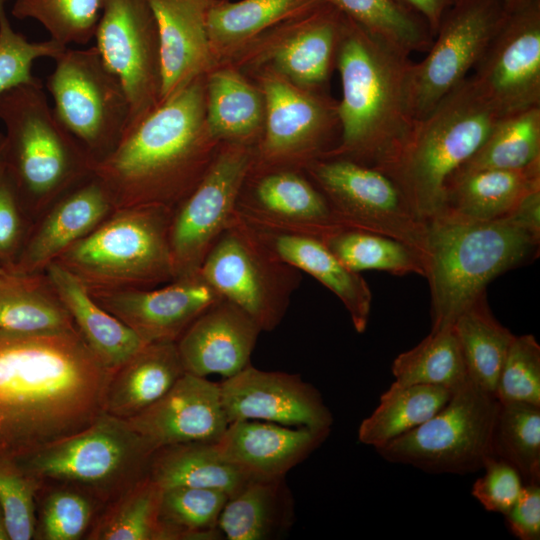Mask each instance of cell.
Returning <instances> with one entry per match:
<instances>
[{"label": "cell", "mask_w": 540, "mask_h": 540, "mask_svg": "<svg viewBox=\"0 0 540 540\" xmlns=\"http://www.w3.org/2000/svg\"><path fill=\"white\" fill-rule=\"evenodd\" d=\"M532 1L533 0H501L507 13L518 10Z\"/></svg>", "instance_id": "obj_55"}, {"label": "cell", "mask_w": 540, "mask_h": 540, "mask_svg": "<svg viewBox=\"0 0 540 540\" xmlns=\"http://www.w3.org/2000/svg\"><path fill=\"white\" fill-rule=\"evenodd\" d=\"M4 5L5 1L0 0V96L17 86L41 82L32 74L34 61L43 57L56 59L66 48L51 38L31 42L16 32Z\"/></svg>", "instance_id": "obj_46"}, {"label": "cell", "mask_w": 540, "mask_h": 540, "mask_svg": "<svg viewBox=\"0 0 540 540\" xmlns=\"http://www.w3.org/2000/svg\"><path fill=\"white\" fill-rule=\"evenodd\" d=\"M399 385L425 384L457 390L468 379L453 326L430 333L416 346L399 354L391 367Z\"/></svg>", "instance_id": "obj_38"}, {"label": "cell", "mask_w": 540, "mask_h": 540, "mask_svg": "<svg viewBox=\"0 0 540 540\" xmlns=\"http://www.w3.org/2000/svg\"><path fill=\"white\" fill-rule=\"evenodd\" d=\"M452 326L469 380L495 396L499 374L515 335L493 316L486 292L467 306Z\"/></svg>", "instance_id": "obj_34"}, {"label": "cell", "mask_w": 540, "mask_h": 540, "mask_svg": "<svg viewBox=\"0 0 540 540\" xmlns=\"http://www.w3.org/2000/svg\"><path fill=\"white\" fill-rule=\"evenodd\" d=\"M254 163L252 151L243 144L222 149L173 210L169 244L175 279L198 273L208 252L234 222L241 190Z\"/></svg>", "instance_id": "obj_14"}, {"label": "cell", "mask_w": 540, "mask_h": 540, "mask_svg": "<svg viewBox=\"0 0 540 540\" xmlns=\"http://www.w3.org/2000/svg\"><path fill=\"white\" fill-rule=\"evenodd\" d=\"M0 540H9L5 519L0 507Z\"/></svg>", "instance_id": "obj_56"}, {"label": "cell", "mask_w": 540, "mask_h": 540, "mask_svg": "<svg viewBox=\"0 0 540 540\" xmlns=\"http://www.w3.org/2000/svg\"><path fill=\"white\" fill-rule=\"evenodd\" d=\"M539 189L540 161L522 169H488L452 175L446 181L436 215L468 221L501 219L526 195Z\"/></svg>", "instance_id": "obj_27"}, {"label": "cell", "mask_w": 540, "mask_h": 540, "mask_svg": "<svg viewBox=\"0 0 540 540\" xmlns=\"http://www.w3.org/2000/svg\"><path fill=\"white\" fill-rule=\"evenodd\" d=\"M293 516V498L285 477L253 479L228 498L218 530L227 540H268L285 532Z\"/></svg>", "instance_id": "obj_31"}, {"label": "cell", "mask_w": 540, "mask_h": 540, "mask_svg": "<svg viewBox=\"0 0 540 540\" xmlns=\"http://www.w3.org/2000/svg\"><path fill=\"white\" fill-rule=\"evenodd\" d=\"M228 498L226 493L208 488L163 489L159 517L166 540L222 539L218 519Z\"/></svg>", "instance_id": "obj_42"}, {"label": "cell", "mask_w": 540, "mask_h": 540, "mask_svg": "<svg viewBox=\"0 0 540 540\" xmlns=\"http://www.w3.org/2000/svg\"><path fill=\"white\" fill-rule=\"evenodd\" d=\"M483 469L471 493L487 511L505 515L520 496L524 482L512 465L496 457Z\"/></svg>", "instance_id": "obj_50"}, {"label": "cell", "mask_w": 540, "mask_h": 540, "mask_svg": "<svg viewBox=\"0 0 540 540\" xmlns=\"http://www.w3.org/2000/svg\"><path fill=\"white\" fill-rule=\"evenodd\" d=\"M511 532L521 540L540 538V485L524 484L514 505L505 514Z\"/></svg>", "instance_id": "obj_52"}, {"label": "cell", "mask_w": 540, "mask_h": 540, "mask_svg": "<svg viewBox=\"0 0 540 540\" xmlns=\"http://www.w3.org/2000/svg\"><path fill=\"white\" fill-rule=\"evenodd\" d=\"M48 76L53 111L83 147L91 164L111 153L129 123V103L119 79L104 64L97 48L66 47Z\"/></svg>", "instance_id": "obj_11"}, {"label": "cell", "mask_w": 540, "mask_h": 540, "mask_svg": "<svg viewBox=\"0 0 540 540\" xmlns=\"http://www.w3.org/2000/svg\"><path fill=\"white\" fill-rule=\"evenodd\" d=\"M52 204L48 215L28 232L7 271L43 273L50 263L115 210L104 186L92 173Z\"/></svg>", "instance_id": "obj_22"}, {"label": "cell", "mask_w": 540, "mask_h": 540, "mask_svg": "<svg viewBox=\"0 0 540 540\" xmlns=\"http://www.w3.org/2000/svg\"><path fill=\"white\" fill-rule=\"evenodd\" d=\"M409 14L421 20L428 28L432 38L447 11L458 0H393Z\"/></svg>", "instance_id": "obj_53"}, {"label": "cell", "mask_w": 540, "mask_h": 540, "mask_svg": "<svg viewBox=\"0 0 540 540\" xmlns=\"http://www.w3.org/2000/svg\"><path fill=\"white\" fill-rule=\"evenodd\" d=\"M412 62L409 54L346 16L336 53L341 139L324 157L350 159L382 172L392 164L416 123L408 95Z\"/></svg>", "instance_id": "obj_3"}, {"label": "cell", "mask_w": 540, "mask_h": 540, "mask_svg": "<svg viewBox=\"0 0 540 540\" xmlns=\"http://www.w3.org/2000/svg\"><path fill=\"white\" fill-rule=\"evenodd\" d=\"M148 476L163 489L176 486L219 490L229 497L250 480L218 452L215 442H190L157 449Z\"/></svg>", "instance_id": "obj_32"}, {"label": "cell", "mask_w": 540, "mask_h": 540, "mask_svg": "<svg viewBox=\"0 0 540 540\" xmlns=\"http://www.w3.org/2000/svg\"><path fill=\"white\" fill-rule=\"evenodd\" d=\"M5 169L26 212L43 209L91 175V160L54 114L41 82L0 96Z\"/></svg>", "instance_id": "obj_6"}, {"label": "cell", "mask_w": 540, "mask_h": 540, "mask_svg": "<svg viewBox=\"0 0 540 540\" xmlns=\"http://www.w3.org/2000/svg\"><path fill=\"white\" fill-rule=\"evenodd\" d=\"M184 372L176 342L145 344L112 372L103 411L132 418L164 396Z\"/></svg>", "instance_id": "obj_29"}, {"label": "cell", "mask_w": 540, "mask_h": 540, "mask_svg": "<svg viewBox=\"0 0 540 540\" xmlns=\"http://www.w3.org/2000/svg\"><path fill=\"white\" fill-rule=\"evenodd\" d=\"M173 210H114L56 260L88 290L152 288L175 279L169 227Z\"/></svg>", "instance_id": "obj_7"}, {"label": "cell", "mask_w": 540, "mask_h": 540, "mask_svg": "<svg viewBox=\"0 0 540 540\" xmlns=\"http://www.w3.org/2000/svg\"><path fill=\"white\" fill-rule=\"evenodd\" d=\"M89 292L101 307L132 329L145 344L176 342L198 316L223 299L199 272L159 288Z\"/></svg>", "instance_id": "obj_17"}, {"label": "cell", "mask_w": 540, "mask_h": 540, "mask_svg": "<svg viewBox=\"0 0 540 540\" xmlns=\"http://www.w3.org/2000/svg\"><path fill=\"white\" fill-rule=\"evenodd\" d=\"M295 20V30L276 49L273 61L296 86L317 87L329 75L346 16L337 8L322 4L296 16Z\"/></svg>", "instance_id": "obj_30"}, {"label": "cell", "mask_w": 540, "mask_h": 540, "mask_svg": "<svg viewBox=\"0 0 540 540\" xmlns=\"http://www.w3.org/2000/svg\"><path fill=\"white\" fill-rule=\"evenodd\" d=\"M500 403L540 406V346L531 334L514 336L495 393Z\"/></svg>", "instance_id": "obj_48"}, {"label": "cell", "mask_w": 540, "mask_h": 540, "mask_svg": "<svg viewBox=\"0 0 540 540\" xmlns=\"http://www.w3.org/2000/svg\"><path fill=\"white\" fill-rule=\"evenodd\" d=\"M307 171L344 228L394 238L415 249L425 261L427 221L389 175L340 157L314 159Z\"/></svg>", "instance_id": "obj_12"}, {"label": "cell", "mask_w": 540, "mask_h": 540, "mask_svg": "<svg viewBox=\"0 0 540 540\" xmlns=\"http://www.w3.org/2000/svg\"><path fill=\"white\" fill-rule=\"evenodd\" d=\"M504 116L469 76L416 121L384 173L397 183L416 213L428 220L441 207L448 178L477 151Z\"/></svg>", "instance_id": "obj_5"}, {"label": "cell", "mask_w": 540, "mask_h": 540, "mask_svg": "<svg viewBox=\"0 0 540 540\" xmlns=\"http://www.w3.org/2000/svg\"><path fill=\"white\" fill-rule=\"evenodd\" d=\"M205 122L212 139L245 140L259 129L264 105L260 94L238 73L220 70L209 77Z\"/></svg>", "instance_id": "obj_36"}, {"label": "cell", "mask_w": 540, "mask_h": 540, "mask_svg": "<svg viewBox=\"0 0 540 540\" xmlns=\"http://www.w3.org/2000/svg\"><path fill=\"white\" fill-rule=\"evenodd\" d=\"M454 390L443 386L392 383L378 406L358 429L359 442L379 448L420 426L450 400Z\"/></svg>", "instance_id": "obj_35"}, {"label": "cell", "mask_w": 540, "mask_h": 540, "mask_svg": "<svg viewBox=\"0 0 540 540\" xmlns=\"http://www.w3.org/2000/svg\"><path fill=\"white\" fill-rule=\"evenodd\" d=\"M25 212L4 165L0 171V264L6 270L15 261L28 234Z\"/></svg>", "instance_id": "obj_51"}, {"label": "cell", "mask_w": 540, "mask_h": 540, "mask_svg": "<svg viewBox=\"0 0 540 540\" xmlns=\"http://www.w3.org/2000/svg\"><path fill=\"white\" fill-rule=\"evenodd\" d=\"M94 38L125 90L130 127L160 102L159 37L148 0H104Z\"/></svg>", "instance_id": "obj_15"}, {"label": "cell", "mask_w": 540, "mask_h": 540, "mask_svg": "<svg viewBox=\"0 0 540 540\" xmlns=\"http://www.w3.org/2000/svg\"><path fill=\"white\" fill-rule=\"evenodd\" d=\"M252 227L278 257L336 295L358 333L366 330L372 293L360 273L347 268L319 238Z\"/></svg>", "instance_id": "obj_26"}, {"label": "cell", "mask_w": 540, "mask_h": 540, "mask_svg": "<svg viewBox=\"0 0 540 540\" xmlns=\"http://www.w3.org/2000/svg\"><path fill=\"white\" fill-rule=\"evenodd\" d=\"M426 221L431 330L452 326L490 281L539 253L540 237L508 218L468 221L438 214Z\"/></svg>", "instance_id": "obj_4"}, {"label": "cell", "mask_w": 540, "mask_h": 540, "mask_svg": "<svg viewBox=\"0 0 540 540\" xmlns=\"http://www.w3.org/2000/svg\"><path fill=\"white\" fill-rule=\"evenodd\" d=\"M76 329L43 273L0 274V330L59 332Z\"/></svg>", "instance_id": "obj_33"}, {"label": "cell", "mask_w": 540, "mask_h": 540, "mask_svg": "<svg viewBox=\"0 0 540 540\" xmlns=\"http://www.w3.org/2000/svg\"><path fill=\"white\" fill-rule=\"evenodd\" d=\"M496 458L512 465L524 484L540 483V406L500 403L492 434Z\"/></svg>", "instance_id": "obj_43"}, {"label": "cell", "mask_w": 540, "mask_h": 540, "mask_svg": "<svg viewBox=\"0 0 540 540\" xmlns=\"http://www.w3.org/2000/svg\"><path fill=\"white\" fill-rule=\"evenodd\" d=\"M104 0H14L12 14L34 19L50 38L68 47L87 44L94 38Z\"/></svg>", "instance_id": "obj_45"}, {"label": "cell", "mask_w": 540, "mask_h": 540, "mask_svg": "<svg viewBox=\"0 0 540 540\" xmlns=\"http://www.w3.org/2000/svg\"><path fill=\"white\" fill-rule=\"evenodd\" d=\"M91 515V504L84 496L68 490L55 491L42 506L41 536L46 540H77L87 529Z\"/></svg>", "instance_id": "obj_49"}, {"label": "cell", "mask_w": 540, "mask_h": 540, "mask_svg": "<svg viewBox=\"0 0 540 540\" xmlns=\"http://www.w3.org/2000/svg\"><path fill=\"white\" fill-rule=\"evenodd\" d=\"M507 14L501 0H458L447 11L425 57L410 67L408 95L416 121L469 77Z\"/></svg>", "instance_id": "obj_13"}, {"label": "cell", "mask_w": 540, "mask_h": 540, "mask_svg": "<svg viewBox=\"0 0 540 540\" xmlns=\"http://www.w3.org/2000/svg\"><path fill=\"white\" fill-rule=\"evenodd\" d=\"M471 79L502 114L540 106V0L508 13Z\"/></svg>", "instance_id": "obj_16"}, {"label": "cell", "mask_w": 540, "mask_h": 540, "mask_svg": "<svg viewBox=\"0 0 540 540\" xmlns=\"http://www.w3.org/2000/svg\"><path fill=\"white\" fill-rule=\"evenodd\" d=\"M163 488L148 474L117 498L90 535L96 540H166L160 522Z\"/></svg>", "instance_id": "obj_41"}, {"label": "cell", "mask_w": 540, "mask_h": 540, "mask_svg": "<svg viewBox=\"0 0 540 540\" xmlns=\"http://www.w3.org/2000/svg\"><path fill=\"white\" fill-rule=\"evenodd\" d=\"M213 2L148 0L159 37L160 102L199 78L206 69L211 51L207 15Z\"/></svg>", "instance_id": "obj_25"}, {"label": "cell", "mask_w": 540, "mask_h": 540, "mask_svg": "<svg viewBox=\"0 0 540 540\" xmlns=\"http://www.w3.org/2000/svg\"><path fill=\"white\" fill-rule=\"evenodd\" d=\"M330 429L291 427L260 420L228 424L215 442L220 455L250 479L283 478L308 457Z\"/></svg>", "instance_id": "obj_24"}, {"label": "cell", "mask_w": 540, "mask_h": 540, "mask_svg": "<svg viewBox=\"0 0 540 540\" xmlns=\"http://www.w3.org/2000/svg\"><path fill=\"white\" fill-rule=\"evenodd\" d=\"M44 272L85 343L111 372L145 345L132 329L101 307L68 269L54 261Z\"/></svg>", "instance_id": "obj_28"}, {"label": "cell", "mask_w": 540, "mask_h": 540, "mask_svg": "<svg viewBox=\"0 0 540 540\" xmlns=\"http://www.w3.org/2000/svg\"><path fill=\"white\" fill-rule=\"evenodd\" d=\"M155 451L126 419L103 411L82 431L15 458L40 482L73 483L107 497L147 475Z\"/></svg>", "instance_id": "obj_8"}, {"label": "cell", "mask_w": 540, "mask_h": 540, "mask_svg": "<svg viewBox=\"0 0 540 540\" xmlns=\"http://www.w3.org/2000/svg\"><path fill=\"white\" fill-rule=\"evenodd\" d=\"M6 269L0 264V274L4 273Z\"/></svg>", "instance_id": "obj_58"}, {"label": "cell", "mask_w": 540, "mask_h": 540, "mask_svg": "<svg viewBox=\"0 0 540 540\" xmlns=\"http://www.w3.org/2000/svg\"><path fill=\"white\" fill-rule=\"evenodd\" d=\"M127 421L155 450L217 442L229 424L219 384L187 372L158 401Z\"/></svg>", "instance_id": "obj_20"}, {"label": "cell", "mask_w": 540, "mask_h": 540, "mask_svg": "<svg viewBox=\"0 0 540 540\" xmlns=\"http://www.w3.org/2000/svg\"><path fill=\"white\" fill-rule=\"evenodd\" d=\"M319 5H322L321 0H214L207 15L211 46L246 41Z\"/></svg>", "instance_id": "obj_39"}, {"label": "cell", "mask_w": 540, "mask_h": 540, "mask_svg": "<svg viewBox=\"0 0 540 540\" xmlns=\"http://www.w3.org/2000/svg\"><path fill=\"white\" fill-rule=\"evenodd\" d=\"M219 387L228 423L260 420L313 429H330L333 423L319 391L296 374L250 364Z\"/></svg>", "instance_id": "obj_18"}, {"label": "cell", "mask_w": 540, "mask_h": 540, "mask_svg": "<svg viewBox=\"0 0 540 540\" xmlns=\"http://www.w3.org/2000/svg\"><path fill=\"white\" fill-rule=\"evenodd\" d=\"M498 399L469 378L426 422L376 448L388 462L432 474H468L494 456L492 434Z\"/></svg>", "instance_id": "obj_9"}, {"label": "cell", "mask_w": 540, "mask_h": 540, "mask_svg": "<svg viewBox=\"0 0 540 540\" xmlns=\"http://www.w3.org/2000/svg\"><path fill=\"white\" fill-rule=\"evenodd\" d=\"M237 215L246 223L323 240L344 228L321 191L292 169H274L241 190Z\"/></svg>", "instance_id": "obj_19"}, {"label": "cell", "mask_w": 540, "mask_h": 540, "mask_svg": "<svg viewBox=\"0 0 540 540\" xmlns=\"http://www.w3.org/2000/svg\"><path fill=\"white\" fill-rule=\"evenodd\" d=\"M205 108L197 78L128 127L114 150L91 164L115 210H174L190 194L214 158H208Z\"/></svg>", "instance_id": "obj_2"}, {"label": "cell", "mask_w": 540, "mask_h": 540, "mask_svg": "<svg viewBox=\"0 0 540 540\" xmlns=\"http://www.w3.org/2000/svg\"><path fill=\"white\" fill-rule=\"evenodd\" d=\"M199 273L262 331L281 323L302 280L301 271L278 257L238 215L208 252Z\"/></svg>", "instance_id": "obj_10"}, {"label": "cell", "mask_w": 540, "mask_h": 540, "mask_svg": "<svg viewBox=\"0 0 540 540\" xmlns=\"http://www.w3.org/2000/svg\"><path fill=\"white\" fill-rule=\"evenodd\" d=\"M538 161L540 106L502 117L477 151L452 175L488 169H522Z\"/></svg>", "instance_id": "obj_37"}, {"label": "cell", "mask_w": 540, "mask_h": 540, "mask_svg": "<svg viewBox=\"0 0 540 540\" xmlns=\"http://www.w3.org/2000/svg\"><path fill=\"white\" fill-rule=\"evenodd\" d=\"M407 54L427 52L432 36L426 25L393 0H321Z\"/></svg>", "instance_id": "obj_44"}, {"label": "cell", "mask_w": 540, "mask_h": 540, "mask_svg": "<svg viewBox=\"0 0 540 540\" xmlns=\"http://www.w3.org/2000/svg\"><path fill=\"white\" fill-rule=\"evenodd\" d=\"M111 374L77 329L0 330V454L22 456L88 427Z\"/></svg>", "instance_id": "obj_1"}, {"label": "cell", "mask_w": 540, "mask_h": 540, "mask_svg": "<svg viewBox=\"0 0 540 540\" xmlns=\"http://www.w3.org/2000/svg\"><path fill=\"white\" fill-rule=\"evenodd\" d=\"M266 132L260 157L268 167L283 169L292 161H313L329 128V108L286 78L263 82Z\"/></svg>", "instance_id": "obj_21"}, {"label": "cell", "mask_w": 540, "mask_h": 540, "mask_svg": "<svg viewBox=\"0 0 540 540\" xmlns=\"http://www.w3.org/2000/svg\"><path fill=\"white\" fill-rule=\"evenodd\" d=\"M504 218L540 237V189L526 195Z\"/></svg>", "instance_id": "obj_54"}, {"label": "cell", "mask_w": 540, "mask_h": 540, "mask_svg": "<svg viewBox=\"0 0 540 540\" xmlns=\"http://www.w3.org/2000/svg\"><path fill=\"white\" fill-rule=\"evenodd\" d=\"M5 137L4 134L0 133V171L4 168L5 161Z\"/></svg>", "instance_id": "obj_57"}, {"label": "cell", "mask_w": 540, "mask_h": 540, "mask_svg": "<svg viewBox=\"0 0 540 540\" xmlns=\"http://www.w3.org/2000/svg\"><path fill=\"white\" fill-rule=\"evenodd\" d=\"M41 482L15 457L0 454V507L10 540H30L35 531V494Z\"/></svg>", "instance_id": "obj_47"}, {"label": "cell", "mask_w": 540, "mask_h": 540, "mask_svg": "<svg viewBox=\"0 0 540 540\" xmlns=\"http://www.w3.org/2000/svg\"><path fill=\"white\" fill-rule=\"evenodd\" d=\"M350 270L385 271L425 277V261L412 247L394 238L360 229L341 228L322 240Z\"/></svg>", "instance_id": "obj_40"}, {"label": "cell", "mask_w": 540, "mask_h": 540, "mask_svg": "<svg viewBox=\"0 0 540 540\" xmlns=\"http://www.w3.org/2000/svg\"><path fill=\"white\" fill-rule=\"evenodd\" d=\"M258 324L232 302L221 299L198 316L176 341L184 371L201 377H231L250 365Z\"/></svg>", "instance_id": "obj_23"}, {"label": "cell", "mask_w": 540, "mask_h": 540, "mask_svg": "<svg viewBox=\"0 0 540 540\" xmlns=\"http://www.w3.org/2000/svg\"><path fill=\"white\" fill-rule=\"evenodd\" d=\"M4 1L6 2V1H9V0H4Z\"/></svg>", "instance_id": "obj_59"}]
</instances>
